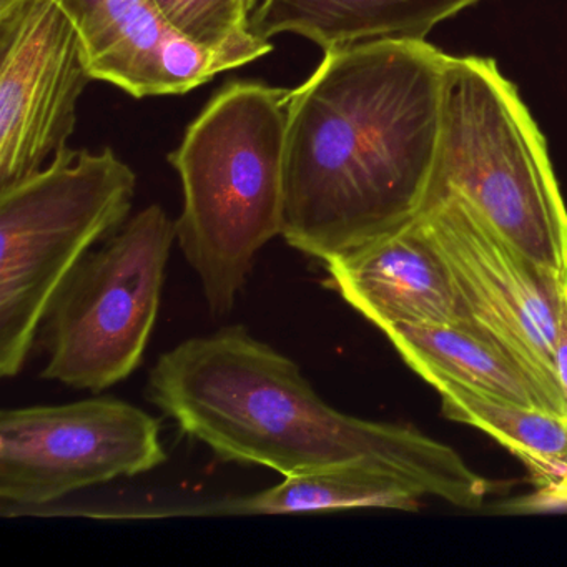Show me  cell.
I'll return each instance as SVG.
<instances>
[{"instance_id": "1", "label": "cell", "mask_w": 567, "mask_h": 567, "mask_svg": "<svg viewBox=\"0 0 567 567\" xmlns=\"http://www.w3.org/2000/svg\"><path fill=\"white\" fill-rule=\"evenodd\" d=\"M450 55L426 41L324 52L290 92L281 237L321 265L408 224L436 161Z\"/></svg>"}, {"instance_id": "2", "label": "cell", "mask_w": 567, "mask_h": 567, "mask_svg": "<svg viewBox=\"0 0 567 567\" xmlns=\"http://www.w3.org/2000/svg\"><path fill=\"white\" fill-rule=\"evenodd\" d=\"M147 398L182 433L228 463L284 476L374 464L424 497L477 509L489 484L447 444L401 424L361 420L328 404L287 354L241 324L188 338L158 358Z\"/></svg>"}, {"instance_id": "3", "label": "cell", "mask_w": 567, "mask_h": 567, "mask_svg": "<svg viewBox=\"0 0 567 567\" xmlns=\"http://www.w3.org/2000/svg\"><path fill=\"white\" fill-rule=\"evenodd\" d=\"M290 92L224 85L168 154L184 194L178 247L217 318L230 313L257 255L284 231Z\"/></svg>"}, {"instance_id": "4", "label": "cell", "mask_w": 567, "mask_h": 567, "mask_svg": "<svg viewBox=\"0 0 567 567\" xmlns=\"http://www.w3.org/2000/svg\"><path fill=\"white\" fill-rule=\"evenodd\" d=\"M427 195L460 198L524 257L567 275V208L546 142L493 59L450 55Z\"/></svg>"}, {"instance_id": "5", "label": "cell", "mask_w": 567, "mask_h": 567, "mask_svg": "<svg viewBox=\"0 0 567 567\" xmlns=\"http://www.w3.org/2000/svg\"><path fill=\"white\" fill-rule=\"evenodd\" d=\"M137 175L112 148H62L0 188V374L21 373L52 300L95 244L117 234Z\"/></svg>"}, {"instance_id": "6", "label": "cell", "mask_w": 567, "mask_h": 567, "mask_svg": "<svg viewBox=\"0 0 567 567\" xmlns=\"http://www.w3.org/2000/svg\"><path fill=\"white\" fill-rule=\"evenodd\" d=\"M175 240V221L154 204L82 258L42 323L44 380L102 393L141 367Z\"/></svg>"}, {"instance_id": "7", "label": "cell", "mask_w": 567, "mask_h": 567, "mask_svg": "<svg viewBox=\"0 0 567 567\" xmlns=\"http://www.w3.org/2000/svg\"><path fill=\"white\" fill-rule=\"evenodd\" d=\"M162 424L124 400L94 396L0 413L2 513H38L69 494L167 461Z\"/></svg>"}, {"instance_id": "8", "label": "cell", "mask_w": 567, "mask_h": 567, "mask_svg": "<svg viewBox=\"0 0 567 567\" xmlns=\"http://www.w3.org/2000/svg\"><path fill=\"white\" fill-rule=\"evenodd\" d=\"M416 217L446 261L471 324L507 351L567 416L556 371L567 275L524 257L453 195H427Z\"/></svg>"}, {"instance_id": "9", "label": "cell", "mask_w": 567, "mask_h": 567, "mask_svg": "<svg viewBox=\"0 0 567 567\" xmlns=\"http://www.w3.org/2000/svg\"><path fill=\"white\" fill-rule=\"evenodd\" d=\"M92 81L81 34L55 0H0V188L68 147Z\"/></svg>"}, {"instance_id": "10", "label": "cell", "mask_w": 567, "mask_h": 567, "mask_svg": "<svg viewBox=\"0 0 567 567\" xmlns=\"http://www.w3.org/2000/svg\"><path fill=\"white\" fill-rule=\"evenodd\" d=\"M323 267L328 285L381 331L398 324H471L450 268L416 215Z\"/></svg>"}, {"instance_id": "11", "label": "cell", "mask_w": 567, "mask_h": 567, "mask_svg": "<svg viewBox=\"0 0 567 567\" xmlns=\"http://www.w3.org/2000/svg\"><path fill=\"white\" fill-rule=\"evenodd\" d=\"M481 0H258L250 28L271 41L295 34L324 52L370 41H424L440 22Z\"/></svg>"}, {"instance_id": "12", "label": "cell", "mask_w": 567, "mask_h": 567, "mask_svg": "<svg viewBox=\"0 0 567 567\" xmlns=\"http://www.w3.org/2000/svg\"><path fill=\"white\" fill-rule=\"evenodd\" d=\"M383 333L437 391L464 388L493 400L560 414L530 374L474 324H398Z\"/></svg>"}, {"instance_id": "13", "label": "cell", "mask_w": 567, "mask_h": 567, "mask_svg": "<svg viewBox=\"0 0 567 567\" xmlns=\"http://www.w3.org/2000/svg\"><path fill=\"white\" fill-rule=\"evenodd\" d=\"M84 42L94 81L135 99L165 95L161 54L172 31L154 0H55Z\"/></svg>"}, {"instance_id": "14", "label": "cell", "mask_w": 567, "mask_h": 567, "mask_svg": "<svg viewBox=\"0 0 567 567\" xmlns=\"http://www.w3.org/2000/svg\"><path fill=\"white\" fill-rule=\"evenodd\" d=\"M423 494L400 474L374 464H341L285 476L277 486L228 497L190 514H313L354 507L417 511Z\"/></svg>"}, {"instance_id": "15", "label": "cell", "mask_w": 567, "mask_h": 567, "mask_svg": "<svg viewBox=\"0 0 567 567\" xmlns=\"http://www.w3.org/2000/svg\"><path fill=\"white\" fill-rule=\"evenodd\" d=\"M444 416L489 434L519 457L537 487L557 483L567 474V416L493 400L464 388L437 391Z\"/></svg>"}, {"instance_id": "16", "label": "cell", "mask_w": 567, "mask_h": 567, "mask_svg": "<svg viewBox=\"0 0 567 567\" xmlns=\"http://www.w3.org/2000/svg\"><path fill=\"white\" fill-rule=\"evenodd\" d=\"M165 24L224 59L230 71L274 51L250 28L248 0H154Z\"/></svg>"}, {"instance_id": "17", "label": "cell", "mask_w": 567, "mask_h": 567, "mask_svg": "<svg viewBox=\"0 0 567 567\" xmlns=\"http://www.w3.org/2000/svg\"><path fill=\"white\" fill-rule=\"evenodd\" d=\"M507 511L514 513H560L567 511V474L557 483L537 487L536 493L511 501Z\"/></svg>"}, {"instance_id": "18", "label": "cell", "mask_w": 567, "mask_h": 567, "mask_svg": "<svg viewBox=\"0 0 567 567\" xmlns=\"http://www.w3.org/2000/svg\"><path fill=\"white\" fill-rule=\"evenodd\" d=\"M556 371L560 391L567 404V287L564 291L563 311H560L559 333L556 341Z\"/></svg>"}, {"instance_id": "19", "label": "cell", "mask_w": 567, "mask_h": 567, "mask_svg": "<svg viewBox=\"0 0 567 567\" xmlns=\"http://www.w3.org/2000/svg\"><path fill=\"white\" fill-rule=\"evenodd\" d=\"M258 0H248V6H250V11L254 12V9L257 8Z\"/></svg>"}]
</instances>
